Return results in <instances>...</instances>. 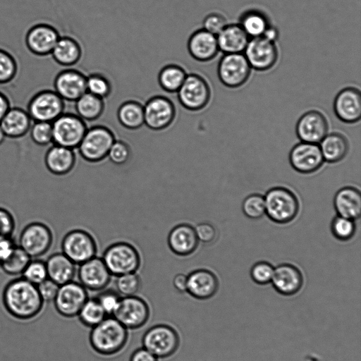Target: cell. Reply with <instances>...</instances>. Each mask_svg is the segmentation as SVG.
Returning a JSON list of instances; mask_svg holds the SVG:
<instances>
[{"instance_id":"obj_27","label":"cell","mask_w":361,"mask_h":361,"mask_svg":"<svg viewBox=\"0 0 361 361\" xmlns=\"http://www.w3.org/2000/svg\"><path fill=\"white\" fill-rule=\"evenodd\" d=\"M75 154L73 149L53 144L44 156L48 171L57 176L66 175L74 167Z\"/></svg>"},{"instance_id":"obj_11","label":"cell","mask_w":361,"mask_h":361,"mask_svg":"<svg viewBox=\"0 0 361 361\" xmlns=\"http://www.w3.org/2000/svg\"><path fill=\"white\" fill-rule=\"evenodd\" d=\"M251 68L243 53L224 54L218 63L217 74L223 85L236 88L247 82Z\"/></svg>"},{"instance_id":"obj_36","label":"cell","mask_w":361,"mask_h":361,"mask_svg":"<svg viewBox=\"0 0 361 361\" xmlns=\"http://www.w3.org/2000/svg\"><path fill=\"white\" fill-rule=\"evenodd\" d=\"M188 73L181 66L169 63L163 66L158 74V83L169 93H176L184 82Z\"/></svg>"},{"instance_id":"obj_17","label":"cell","mask_w":361,"mask_h":361,"mask_svg":"<svg viewBox=\"0 0 361 361\" xmlns=\"http://www.w3.org/2000/svg\"><path fill=\"white\" fill-rule=\"evenodd\" d=\"M60 34L53 25L39 23L31 26L25 36V43L28 51L37 56L50 55Z\"/></svg>"},{"instance_id":"obj_6","label":"cell","mask_w":361,"mask_h":361,"mask_svg":"<svg viewBox=\"0 0 361 361\" xmlns=\"http://www.w3.org/2000/svg\"><path fill=\"white\" fill-rule=\"evenodd\" d=\"M176 94L180 104L184 109L197 111L209 104L211 89L204 77L197 73H188Z\"/></svg>"},{"instance_id":"obj_38","label":"cell","mask_w":361,"mask_h":361,"mask_svg":"<svg viewBox=\"0 0 361 361\" xmlns=\"http://www.w3.org/2000/svg\"><path fill=\"white\" fill-rule=\"evenodd\" d=\"M77 316L83 325L90 328L108 317L96 298H88Z\"/></svg>"},{"instance_id":"obj_22","label":"cell","mask_w":361,"mask_h":361,"mask_svg":"<svg viewBox=\"0 0 361 361\" xmlns=\"http://www.w3.org/2000/svg\"><path fill=\"white\" fill-rule=\"evenodd\" d=\"M334 111L337 118L347 123L357 122L361 118V93L348 87L341 90L334 102Z\"/></svg>"},{"instance_id":"obj_57","label":"cell","mask_w":361,"mask_h":361,"mask_svg":"<svg viewBox=\"0 0 361 361\" xmlns=\"http://www.w3.org/2000/svg\"><path fill=\"white\" fill-rule=\"evenodd\" d=\"M11 107V103L8 97L0 91V122Z\"/></svg>"},{"instance_id":"obj_53","label":"cell","mask_w":361,"mask_h":361,"mask_svg":"<svg viewBox=\"0 0 361 361\" xmlns=\"http://www.w3.org/2000/svg\"><path fill=\"white\" fill-rule=\"evenodd\" d=\"M198 240L205 243L213 241L216 237V229L209 223H200L195 228Z\"/></svg>"},{"instance_id":"obj_35","label":"cell","mask_w":361,"mask_h":361,"mask_svg":"<svg viewBox=\"0 0 361 361\" xmlns=\"http://www.w3.org/2000/svg\"><path fill=\"white\" fill-rule=\"evenodd\" d=\"M104 100L88 92H85L75 102L76 114L85 122L96 121L104 111Z\"/></svg>"},{"instance_id":"obj_44","label":"cell","mask_w":361,"mask_h":361,"mask_svg":"<svg viewBox=\"0 0 361 361\" xmlns=\"http://www.w3.org/2000/svg\"><path fill=\"white\" fill-rule=\"evenodd\" d=\"M116 286L123 297L135 295L141 287V280L136 272L125 274L117 276Z\"/></svg>"},{"instance_id":"obj_13","label":"cell","mask_w":361,"mask_h":361,"mask_svg":"<svg viewBox=\"0 0 361 361\" xmlns=\"http://www.w3.org/2000/svg\"><path fill=\"white\" fill-rule=\"evenodd\" d=\"M145 125L152 130L169 128L176 116V106L172 101L162 95L149 98L143 105Z\"/></svg>"},{"instance_id":"obj_10","label":"cell","mask_w":361,"mask_h":361,"mask_svg":"<svg viewBox=\"0 0 361 361\" xmlns=\"http://www.w3.org/2000/svg\"><path fill=\"white\" fill-rule=\"evenodd\" d=\"M53 233L44 223L33 221L21 231L18 245L32 259L44 255L53 243Z\"/></svg>"},{"instance_id":"obj_37","label":"cell","mask_w":361,"mask_h":361,"mask_svg":"<svg viewBox=\"0 0 361 361\" xmlns=\"http://www.w3.org/2000/svg\"><path fill=\"white\" fill-rule=\"evenodd\" d=\"M242 28L250 38L261 37L270 25L266 15L257 10H250L240 17Z\"/></svg>"},{"instance_id":"obj_55","label":"cell","mask_w":361,"mask_h":361,"mask_svg":"<svg viewBox=\"0 0 361 361\" xmlns=\"http://www.w3.org/2000/svg\"><path fill=\"white\" fill-rule=\"evenodd\" d=\"M158 360L151 352L142 347L133 352L129 361H159Z\"/></svg>"},{"instance_id":"obj_3","label":"cell","mask_w":361,"mask_h":361,"mask_svg":"<svg viewBox=\"0 0 361 361\" xmlns=\"http://www.w3.org/2000/svg\"><path fill=\"white\" fill-rule=\"evenodd\" d=\"M265 214L274 222L287 224L299 211V202L293 192L283 187L270 189L264 197Z\"/></svg>"},{"instance_id":"obj_8","label":"cell","mask_w":361,"mask_h":361,"mask_svg":"<svg viewBox=\"0 0 361 361\" xmlns=\"http://www.w3.org/2000/svg\"><path fill=\"white\" fill-rule=\"evenodd\" d=\"M103 260L111 275L120 276L136 272L140 266V256L130 243H116L105 250Z\"/></svg>"},{"instance_id":"obj_45","label":"cell","mask_w":361,"mask_h":361,"mask_svg":"<svg viewBox=\"0 0 361 361\" xmlns=\"http://www.w3.org/2000/svg\"><path fill=\"white\" fill-rule=\"evenodd\" d=\"M21 277L37 286L48 278L45 262L38 259H31L22 273Z\"/></svg>"},{"instance_id":"obj_42","label":"cell","mask_w":361,"mask_h":361,"mask_svg":"<svg viewBox=\"0 0 361 361\" xmlns=\"http://www.w3.org/2000/svg\"><path fill=\"white\" fill-rule=\"evenodd\" d=\"M32 142L42 147L53 143L52 123L44 121H33L29 130Z\"/></svg>"},{"instance_id":"obj_25","label":"cell","mask_w":361,"mask_h":361,"mask_svg":"<svg viewBox=\"0 0 361 361\" xmlns=\"http://www.w3.org/2000/svg\"><path fill=\"white\" fill-rule=\"evenodd\" d=\"M219 287L216 276L211 271L200 269L188 275L187 291L192 298L204 300L214 297Z\"/></svg>"},{"instance_id":"obj_58","label":"cell","mask_w":361,"mask_h":361,"mask_svg":"<svg viewBox=\"0 0 361 361\" xmlns=\"http://www.w3.org/2000/svg\"><path fill=\"white\" fill-rule=\"evenodd\" d=\"M279 30L274 26L269 25L268 27L264 31L262 37L266 38L267 39L273 42H276V41L279 38Z\"/></svg>"},{"instance_id":"obj_49","label":"cell","mask_w":361,"mask_h":361,"mask_svg":"<svg viewBox=\"0 0 361 361\" xmlns=\"http://www.w3.org/2000/svg\"><path fill=\"white\" fill-rule=\"evenodd\" d=\"M130 156V147L126 142L122 140H115L107 155L113 163L118 165L127 162Z\"/></svg>"},{"instance_id":"obj_2","label":"cell","mask_w":361,"mask_h":361,"mask_svg":"<svg viewBox=\"0 0 361 361\" xmlns=\"http://www.w3.org/2000/svg\"><path fill=\"white\" fill-rule=\"evenodd\" d=\"M90 344L98 354L110 356L119 353L128 340V329L113 316L91 328Z\"/></svg>"},{"instance_id":"obj_26","label":"cell","mask_w":361,"mask_h":361,"mask_svg":"<svg viewBox=\"0 0 361 361\" xmlns=\"http://www.w3.org/2000/svg\"><path fill=\"white\" fill-rule=\"evenodd\" d=\"M32 122L26 109L11 106L1 121L0 126L6 137L17 139L29 133Z\"/></svg>"},{"instance_id":"obj_28","label":"cell","mask_w":361,"mask_h":361,"mask_svg":"<svg viewBox=\"0 0 361 361\" xmlns=\"http://www.w3.org/2000/svg\"><path fill=\"white\" fill-rule=\"evenodd\" d=\"M219 51L224 54L243 53L250 40L240 24H230L216 35Z\"/></svg>"},{"instance_id":"obj_21","label":"cell","mask_w":361,"mask_h":361,"mask_svg":"<svg viewBox=\"0 0 361 361\" xmlns=\"http://www.w3.org/2000/svg\"><path fill=\"white\" fill-rule=\"evenodd\" d=\"M328 121L320 111L311 110L298 119L295 131L301 142L318 144L328 134Z\"/></svg>"},{"instance_id":"obj_18","label":"cell","mask_w":361,"mask_h":361,"mask_svg":"<svg viewBox=\"0 0 361 361\" xmlns=\"http://www.w3.org/2000/svg\"><path fill=\"white\" fill-rule=\"evenodd\" d=\"M86 75L81 71L67 68L59 71L54 80V90L66 102H75L86 90Z\"/></svg>"},{"instance_id":"obj_31","label":"cell","mask_w":361,"mask_h":361,"mask_svg":"<svg viewBox=\"0 0 361 361\" xmlns=\"http://www.w3.org/2000/svg\"><path fill=\"white\" fill-rule=\"evenodd\" d=\"M59 66L71 68L82 58V49L80 43L70 36H60L51 54Z\"/></svg>"},{"instance_id":"obj_7","label":"cell","mask_w":361,"mask_h":361,"mask_svg":"<svg viewBox=\"0 0 361 361\" xmlns=\"http://www.w3.org/2000/svg\"><path fill=\"white\" fill-rule=\"evenodd\" d=\"M65 101L54 90H42L34 94L26 111L32 121L52 123L65 112Z\"/></svg>"},{"instance_id":"obj_40","label":"cell","mask_w":361,"mask_h":361,"mask_svg":"<svg viewBox=\"0 0 361 361\" xmlns=\"http://www.w3.org/2000/svg\"><path fill=\"white\" fill-rule=\"evenodd\" d=\"M86 90L89 93L104 99L111 94L112 85L106 76L100 73H93L86 77Z\"/></svg>"},{"instance_id":"obj_56","label":"cell","mask_w":361,"mask_h":361,"mask_svg":"<svg viewBox=\"0 0 361 361\" xmlns=\"http://www.w3.org/2000/svg\"><path fill=\"white\" fill-rule=\"evenodd\" d=\"M187 283L188 276L184 274H178L173 277V285L180 293H186Z\"/></svg>"},{"instance_id":"obj_47","label":"cell","mask_w":361,"mask_h":361,"mask_svg":"<svg viewBox=\"0 0 361 361\" xmlns=\"http://www.w3.org/2000/svg\"><path fill=\"white\" fill-rule=\"evenodd\" d=\"M274 268L267 262H259L255 264L250 270L252 281L258 285H267L271 283Z\"/></svg>"},{"instance_id":"obj_52","label":"cell","mask_w":361,"mask_h":361,"mask_svg":"<svg viewBox=\"0 0 361 361\" xmlns=\"http://www.w3.org/2000/svg\"><path fill=\"white\" fill-rule=\"evenodd\" d=\"M39 294L44 302H53L59 290V285L49 278L37 286Z\"/></svg>"},{"instance_id":"obj_16","label":"cell","mask_w":361,"mask_h":361,"mask_svg":"<svg viewBox=\"0 0 361 361\" xmlns=\"http://www.w3.org/2000/svg\"><path fill=\"white\" fill-rule=\"evenodd\" d=\"M244 52L250 67L259 71L271 69L279 56L275 42L262 36L250 38Z\"/></svg>"},{"instance_id":"obj_5","label":"cell","mask_w":361,"mask_h":361,"mask_svg":"<svg viewBox=\"0 0 361 361\" xmlns=\"http://www.w3.org/2000/svg\"><path fill=\"white\" fill-rule=\"evenodd\" d=\"M142 347L157 358H166L173 355L180 345L178 331L171 326L159 324L148 329L142 339Z\"/></svg>"},{"instance_id":"obj_51","label":"cell","mask_w":361,"mask_h":361,"mask_svg":"<svg viewBox=\"0 0 361 361\" xmlns=\"http://www.w3.org/2000/svg\"><path fill=\"white\" fill-rule=\"evenodd\" d=\"M16 229V220L12 213L0 207V238L12 237Z\"/></svg>"},{"instance_id":"obj_19","label":"cell","mask_w":361,"mask_h":361,"mask_svg":"<svg viewBox=\"0 0 361 361\" xmlns=\"http://www.w3.org/2000/svg\"><path fill=\"white\" fill-rule=\"evenodd\" d=\"M289 161L298 172L311 173L317 171L324 160L318 144L301 142L291 149Z\"/></svg>"},{"instance_id":"obj_15","label":"cell","mask_w":361,"mask_h":361,"mask_svg":"<svg viewBox=\"0 0 361 361\" xmlns=\"http://www.w3.org/2000/svg\"><path fill=\"white\" fill-rule=\"evenodd\" d=\"M88 298L87 289L73 281L59 286L53 301L57 312L66 318L76 317Z\"/></svg>"},{"instance_id":"obj_43","label":"cell","mask_w":361,"mask_h":361,"mask_svg":"<svg viewBox=\"0 0 361 361\" xmlns=\"http://www.w3.org/2000/svg\"><path fill=\"white\" fill-rule=\"evenodd\" d=\"M355 220L341 216H336L331 222V230L333 235L338 240L346 241L355 234L356 225Z\"/></svg>"},{"instance_id":"obj_50","label":"cell","mask_w":361,"mask_h":361,"mask_svg":"<svg viewBox=\"0 0 361 361\" xmlns=\"http://www.w3.org/2000/svg\"><path fill=\"white\" fill-rule=\"evenodd\" d=\"M226 25V19L223 15L218 13H212L204 18L202 28L214 35H217Z\"/></svg>"},{"instance_id":"obj_46","label":"cell","mask_w":361,"mask_h":361,"mask_svg":"<svg viewBox=\"0 0 361 361\" xmlns=\"http://www.w3.org/2000/svg\"><path fill=\"white\" fill-rule=\"evenodd\" d=\"M242 209L246 216L258 219L265 214L264 198L259 194L248 195L243 202Z\"/></svg>"},{"instance_id":"obj_48","label":"cell","mask_w":361,"mask_h":361,"mask_svg":"<svg viewBox=\"0 0 361 361\" xmlns=\"http://www.w3.org/2000/svg\"><path fill=\"white\" fill-rule=\"evenodd\" d=\"M95 298L107 316H112L121 297L117 291L106 290L99 293Z\"/></svg>"},{"instance_id":"obj_59","label":"cell","mask_w":361,"mask_h":361,"mask_svg":"<svg viewBox=\"0 0 361 361\" xmlns=\"http://www.w3.org/2000/svg\"><path fill=\"white\" fill-rule=\"evenodd\" d=\"M6 138L1 127L0 126V145L4 142Z\"/></svg>"},{"instance_id":"obj_12","label":"cell","mask_w":361,"mask_h":361,"mask_svg":"<svg viewBox=\"0 0 361 361\" xmlns=\"http://www.w3.org/2000/svg\"><path fill=\"white\" fill-rule=\"evenodd\" d=\"M112 316L126 329H137L149 320L150 308L143 298L136 295L121 297Z\"/></svg>"},{"instance_id":"obj_29","label":"cell","mask_w":361,"mask_h":361,"mask_svg":"<svg viewBox=\"0 0 361 361\" xmlns=\"http://www.w3.org/2000/svg\"><path fill=\"white\" fill-rule=\"evenodd\" d=\"M195 228L188 224L174 227L168 237L170 249L178 255H188L193 252L198 245Z\"/></svg>"},{"instance_id":"obj_20","label":"cell","mask_w":361,"mask_h":361,"mask_svg":"<svg viewBox=\"0 0 361 361\" xmlns=\"http://www.w3.org/2000/svg\"><path fill=\"white\" fill-rule=\"evenodd\" d=\"M79 265V283L86 289L102 290L110 282L111 274L102 258L95 256Z\"/></svg>"},{"instance_id":"obj_32","label":"cell","mask_w":361,"mask_h":361,"mask_svg":"<svg viewBox=\"0 0 361 361\" xmlns=\"http://www.w3.org/2000/svg\"><path fill=\"white\" fill-rule=\"evenodd\" d=\"M45 263L48 278L58 285L73 281L76 273L75 264L62 252L52 254Z\"/></svg>"},{"instance_id":"obj_1","label":"cell","mask_w":361,"mask_h":361,"mask_svg":"<svg viewBox=\"0 0 361 361\" xmlns=\"http://www.w3.org/2000/svg\"><path fill=\"white\" fill-rule=\"evenodd\" d=\"M5 310L18 320H30L42 310L44 302L37 286L23 277L16 278L6 283L2 292Z\"/></svg>"},{"instance_id":"obj_34","label":"cell","mask_w":361,"mask_h":361,"mask_svg":"<svg viewBox=\"0 0 361 361\" xmlns=\"http://www.w3.org/2000/svg\"><path fill=\"white\" fill-rule=\"evenodd\" d=\"M116 116L119 123L128 130H137L145 125L143 105L136 100L123 102Z\"/></svg>"},{"instance_id":"obj_30","label":"cell","mask_w":361,"mask_h":361,"mask_svg":"<svg viewBox=\"0 0 361 361\" xmlns=\"http://www.w3.org/2000/svg\"><path fill=\"white\" fill-rule=\"evenodd\" d=\"M334 205L338 216L357 219L361 214L360 192L353 187L343 188L335 195Z\"/></svg>"},{"instance_id":"obj_14","label":"cell","mask_w":361,"mask_h":361,"mask_svg":"<svg viewBox=\"0 0 361 361\" xmlns=\"http://www.w3.org/2000/svg\"><path fill=\"white\" fill-rule=\"evenodd\" d=\"M61 250L75 264H80L95 257L97 245L88 232L75 229L64 235L61 242Z\"/></svg>"},{"instance_id":"obj_41","label":"cell","mask_w":361,"mask_h":361,"mask_svg":"<svg viewBox=\"0 0 361 361\" xmlns=\"http://www.w3.org/2000/svg\"><path fill=\"white\" fill-rule=\"evenodd\" d=\"M18 63L14 56L0 47V85L12 82L17 76Z\"/></svg>"},{"instance_id":"obj_23","label":"cell","mask_w":361,"mask_h":361,"mask_svg":"<svg viewBox=\"0 0 361 361\" xmlns=\"http://www.w3.org/2000/svg\"><path fill=\"white\" fill-rule=\"evenodd\" d=\"M271 283L278 293L290 297L300 291L304 279L298 267L290 264H281L274 268Z\"/></svg>"},{"instance_id":"obj_4","label":"cell","mask_w":361,"mask_h":361,"mask_svg":"<svg viewBox=\"0 0 361 361\" xmlns=\"http://www.w3.org/2000/svg\"><path fill=\"white\" fill-rule=\"evenodd\" d=\"M115 140L114 134L110 128L97 125L87 129L78 149L83 159L97 162L107 157Z\"/></svg>"},{"instance_id":"obj_24","label":"cell","mask_w":361,"mask_h":361,"mask_svg":"<svg viewBox=\"0 0 361 361\" xmlns=\"http://www.w3.org/2000/svg\"><path fill=\"white\" fill-rule=\"evenodd\" d=\"M187 47L192 58L200 62L212 60L219 51L216 35L203 28L194 31L190 35Z\"/></svg>"},{"instance_id":"obj_9","label":"cell","mask_w":361,"mask_h":361,"mask_svg":"<svg viewBox=\"0 0 361 361\" xmlns=\"http://www.w3.org/2000/svg\"><path fill=\"white\" fill-rule=\"evenodd\" d=\"M53 144L78 148L87 129L85 121L77 114L63 113L52 123Z\"/></svg>"},{"instance_id":"obj_33","label":"cell","mask_w":361,"mask_h":361,"mask_svg":"<svg viewBox=\"0 0 361 361\" xmlns=\"http://www.w3.org/2000/svg\"><path fill=\"white\" fill-rule=\"evenodd\" d=\"M319 147L324 161L336 163L347 154L349 144L346 137L338 133L327 134L319 142Z\"/></svg>"},{"instance_id":"obj_54","label":"cell","mask_w":361,"mask_h":361,"mask_svg":"<svg viewBox=\"0 0 361 361\" xmlns=\"http://www.w3.org/2000/svg\"><path fill=\"white\" fill-rule=\"evenodd\" d=\"M16 245L12 237L0 238V263L11 255Z\"/></svg>"},{"instance_id":"obj_39","label":"cell","mask_w":361,"mask_h":361,"mask_svg":"<svg viewBox=\"0 0 361 361\" xmlns=\"http://www.w3.org/2000/svg\"><path fill=\"white\" fill-rule=\"evenodd\" d=\"M31 259L20 247L16 245L11 255L0 263V267L7 275L21 276Z\"/></svg>"}]
</instances>
